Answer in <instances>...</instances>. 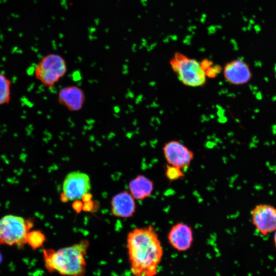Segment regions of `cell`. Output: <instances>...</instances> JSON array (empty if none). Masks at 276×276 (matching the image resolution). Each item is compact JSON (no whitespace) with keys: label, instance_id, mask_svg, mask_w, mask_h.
I'll return each mask as SVG.
<instances>
[{"label":"cell","instance_id":"13","mask_svg":"<svg viewBox=\"0 0 276 276\" xmlns=\"http://www.w3.org/2000/svg\"><path fill=\"white\" fill-rule=\"evenodd\" d=\"M128 187L129 192L135 199L144 200L152 194L154 183L147 176L139 175L129 182Z\"/></svg>","mask_w":276,"mask_h":276},{"label":"cell","instance_id":"14","mask_svg":"<svg viewBox=\"0 0 276 276\" xmlns=\"http://www.w3.org/2000/svg\"><path fill=\"white\" fill-rule=\"evenodd\" d=\"M12 82L0 71V106L9 103L11 99Z\"/></svg>","mask_w":276,"mask_h":276},{"label":"cell","instance_id":"11","mask_svg":"<svg viewBox=\"0 0 276 276\" xmlns=\"http://www.w3.org/2000/svg\"><path fill=\"white\" fill-rule=\"evenodd\" d=\"M58 103L72 112L79 111L84 106L86 96L84 90L77 85L62 87L58 91Z\"/></svg>","mask_w":276,"mask_h":276},{"label":"cell","instance_id":"10","mask_svg":"<svg viewBox=\"0 0 276 276\" xmlns=\"http://www.w3.org/2000/svg\"><path fill=\"white\" fill-rule=\"evenodd\" d=\"M170 245L179 251L189 249L193 242V232L191 227L183 222L173 225L167 235Z\"/></svg>","mask_w":276,"mask_h":276},{"label":"cell","instance_id":"17","mask_svg":"<svg viewBox=\"0 0 276 276\" xmlns=\"http://www.w3.org/2000/svg\"><path fill=\"white\" fill-rule=\"evenodd\" d=\"M273 242H274V244L276 248V231L274 232V234L273 236Z\"/></svg>","mask_w":276,"mask_h":276},{"label":"cell","instance_id":"7","mask_svg":"<svg viewBox=\"0 0 276 276\" xmlns=\"http://www.w3.org/2000/svg\"><path fill=\"white\" fill-rule=\"evenodd\" d=\"M163 151L167 164L185 171L194 158V153L181 142L172 140L165 143Z\"/></svg>","mask_w":276,"mask_h":276},{"label":"cell","instance_id":"16","mask_svg":"<svg viewBox=\"0 0 276 276\" xmlns=\"http://www.w3.org/2000/svg\"><path fill=\"white\" fill-rule=\"evenodd\" d=\"M165 175L170 181L181 179L185 176L183 170L169 164L166 166Z\"/></svg>","mask_w":276,"mask_h":276},{"label":"cell","instance_id":"19","mask_svg":"<svg viewBox=\"0 0 276 276\" xmlns=\"http://www.w3.org/2000/svg\"><path fill=\"white\" fill-rule=\"evenodd\" d=\"M274 75H275V79H276V66H275V70H274Z\"/></svg>","mask_w":276,"mask_h":276},{"label":"cell","instance_id":"1","mask_svg":"<svg viewBox=\"0 0 276 276\" xmlns=\"http://www.w3.org/2000/svg\"><path fill=\"white\" fill-rule=\"evenodd\" d=\"M126 247L130 270L134 276H154L164 253L154 227L149 225L134 228L127 235Z\"/></svg>","mask_w":276,"mask_h":276},{"label":"cell","instance_id":"15","mask_svg":"<svg viewBox=\"0 0 276 276\" xmlns=\"http://www.w3.org/2000/svg\"><path fill=\"white\" fill-rule=\"evenodd\" d=\"M45 241V237L44 234L39 230H31L27 237V244L33 249L40 247Z\"/></svg>","mask_w":276,"mask_h":276},{"label":"cell","instance_id":"8","mask_svg":"<svg viewBox=\"0 0 276 276\" xmlns=\"http://www.w3.org/2000/svg\"><path fill=\"white\" fill-rule=\"evenodd\" d=\"M252 224L263 236L276 231V208L269 204L255 206L250 213Z\"/></svg>","mask_w":276,"mask_h":276},{"label":"cell","instance_id":"4","mask_svg":"<svg viewBox=\"0 0 276 276\" xmlns=\"http://www.w3.org/2000/svg\"><path fill=\"white\" fill-rule=\"evenodd\" d=\"M171 67L179 80L190 87L203 86L206 81V73L201 63L180 52L174 53L170 60Z\"/></svg>","mask_w":276,"mask_h":276},{"label":"cell","instance_id":"3","mask_svg":"<svg viewBox=\"0 0 276 276\" xmlns=\"http://www.w3.org/2000/svg\"><path fill=\"white\" fill-rule=\"evenodd\" d=\"M33 226L31 219L14 214L3 216L0 218V245L22 247Z\"/></svg>","mask_w":276,"mask_h":276},{"label":"cell","instance_id":"5","mask_svg":"<svg viewBox=\"0 0 276 276\" xmlns=\"http://www.w3.org/2000/svg\"><path fill=\"white\" fill-rule=\"evenodd\" d=\"M67 64L59 54L50 53L42 57L34 68L35 78L44 86L52 88L66 74Z\"/></svg>","mask_w":276,"mask_h":276},{"label":"cell","instance_id":"9","mask_svg":"<svg viewBox=\"0 0 276 276\" xmlns=\"http://www.w3.org/2000/svg\"><path fill=\"white\" fill-rule=\"evenodd\" d=\"M223 76L227 82L235 85H243L252 78L248 64L240 59L227 62L223 68Z\"/></svg>","mask_w":276,"mask_h":276},{"label":"cell","instance_id":"18","mask_svg":"<svg viewBox=\"0 0 276 276\" xmlns=\"http://www.w3.org/2000/svg\"><path fill=\"white\" fill-rule=\"evenodd\" d=\"M2 261H3V256L1 252H0V264H1Z\"/></svg>","mask_w":276,"mask_h":276},{"label":"cell","instance_id":"2","mask_svg":"<svg viewBox=\"0 0 276 276\" xmlns=\"http://www.w3.org/2000/svg\"><path fill=\"white\" fill-rule=\"evenodd\" d=\"M88 246V241L83 240L57 250L44 249V266L50 272H57L64 276H84Z\"/></svg>","mask_w":276,"mask_h":276},{"label":"cell","instance_id":"6","mask_svg":"<svg viewBox=\"0 0 276 276\" xmlns=\"http://www.w3.org/2000/svg\"><path fill=\"white\" fill-rule=\"evenodd\" d=\"M90 189L89 176L83 172H72L65 177L62 185L63 200L73 201L82 198Z\"/></svg>","mask_w":276,"mask_h":276},{"label":"cell","instance_id":"12","mask_svg":"<svg viewBox=\"0 0 276 276\" xmlns=\"http://www.w3.org/2000/svg\"><path fill=\"white\" fill-rule=\"evenodd\" d=\"M111 212L117 217L127 218L133 216L136 210L134 198L130 192L124 191L112 197Z\"/></svg>","mask_w":276,"mask_h":276}]
</instances>
